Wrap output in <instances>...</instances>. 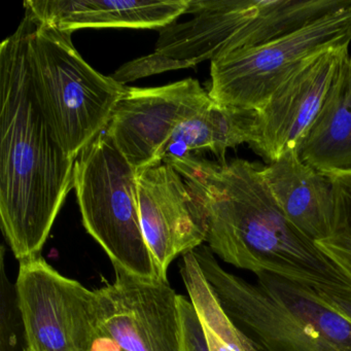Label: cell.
I'll use <instances>...</instances> for the list:
<instances>
[{
	"mask_svg": "<svg viewBox=\"0 0 351 351\" xmlns=\"http://www.w3.org/2000/svg\"><path fill=\"white\" fill-rule=\"evenodd\" d=\"M25 351H27V349H25Z\"/></svg>",
	"mask_w": 351,
	"mask_h": 351,
	"instance_id": "23",
	"label": "cell"
},
{
	"mask_svg": "<svg viewBox=\"0 0 351 351\" xmlns=\"http://www.w3.org/2000/svg\"><path fill=\"white\" fill-rule=\"evenodd\" d=\"M27 351H92L100 337L96 291L42 256L20 262L15 285Z\"/></svg>",
	"mask_w": 351,
	"mask_h": 351,
	"instance_id": "7",
	"label": "cell"
},
{
	"mask_svg": "<svg viewBox=\"0 0 351 351\" xmlns=\"http://www.w3.org/2000/svg\"><path fill=\"white\" fill-rule=\"evenodd\" d=\"M193 252L219 303L256 351H351V322L315 291L267 274L246 280L223 269L205 244Z\"/></svg>",
	"mask_w": 351,
	"mask_h": 351,
	"instance_id": "3",
	"label": "cell"
},
{
	"mask_svg": "<svg viewBox=\"0 0 351 351\" xmlns=\"http://www.w3.org/2000/svg\"><path fill=\"white\" fill-rule=\"evenodd\" d=\"M164 163L182 176L202 205L207 246L215 256L256 276L278 277L317 293L351 295V281L279 208L262 167L196 155Z\"/></svg>",
	"mask_w": 351,
	"mask_h": 351,
	"instance_id": "1",
	"label": "cell"
},
{
	"mask_svg": "<svg viewBox=\"0 0 351 351\" xmlns=\"http://www.w3.org/2000/svg\"><path fill=\"white\" fill-rule=\"evenodd\" d=\"M211 102L208 92L194 79L161 87L128 88L106 134L137 173L163 163L176 128Z\"/></svg>",
	"mask_w": 351,
	"mask_h": 351,
	"instance_id": "9",
	"label": "cell"
},
{
	"mask_svg": "<svg viewBox=\"0 0 351 351\" xmlns=\"http://www.w3.org/2000/svg\"><path fill=\"white\" fill-rule=\"evenodd\" d=\"M114 272V282L96 289L100 336L120 351H182L180 295L168 280Z\"/></svg>",
	"mask_w": 351,
	"mask_h": 351,
	"instance_id": "8",
	"label": "cell"
},
{
	"mask_svg": "<svg viewBox=\"0 0 351 351\" xmlns=\"http://www.w3.org/2000/svg\"><path fill=\"white\" fill-rule=\"evenodd\" d=\"M189 67L194 66L190 63L174 60L155 52L149 56L141 57L122 65L112 75V77L118 83L125 85L129 82L136 81L141 77L158 75L165 71H176V69H189Z\"/></svg>",
	"mask_w": 351,
	"mask_h": 351,
	"instance_id": "20",
	"label": "cell"
},
{
	"mask_svg": "<svg viewBox=\"0 0 351 351\" xmlns=\"http://www.w3.org/2000/svg\"><path fill=\"white\" fill-rule=\"evenodd\" d=\"M29 14L0 46V217L19 262L40 256L75 184V166L40 110L32 85Z\"/></svg>",
	"mask_w": 351,
	"mask_h": 351,
	"instance_id": "2",
	"label": "cell"
},
{
	"mask_svg": "<svg viewBox=\"0 0 351 351\" xmlns=\"http://www.w3.org/2000/svg\"><path fill=\"white\" fill-rule=\"evenodd\" d=\"M256 112L211 102L204 110L184 120L174 131L163 162L209 151L225 162L226 152L252 143Z\"/></svg>",
	"mask_w": 351,
	"mask_h": 351,
	"instance_id": "16",
	"label": "cell"
},
{
	"mask_svg": "<svg viewBox=\"0 0 351 351\" xmlns=\"http://www.w3.org/2000/svg\"><path fill=\"white\" fill-rule=\"evenodd\" d=\"M328 176L334 186L337 229L316 244L351 281V172Z\"/></svg>",
	"mask_w": 351,
	"mask_h": 351,
	"instance_id": "18",
	"label": "cell"
},
{
	"mask_svg": "<svg viewBox=\"0 0 351 351\" xmlns=\"http://www.w3.org/2000/svg\"><path fill=\"white\" fill-rule=\"evenodd\" d=\"M349 46L328 49L310 59L256 112L250 147L268 163L298 149L317 116Z\"/></svg>",
	"mask_w": 351,
	"mask_h": 351,
	"instance_id": "11",
	"label": "cell"
},
{
	"mask_svg": "<svg viewBox=\"0 0 351 351\" xmlns=\"http://www.w3.org/2000/svg\"><path fill=\"white\" fill-rule=\"evenodd\" d=\"M182 322V351H209L198 314L190 298L180 295Z\"/></svg>",
	"mask_w": 351,
	"mask_h": 351,
	"instance_id": "21",
	"label": "cell"
},
{
	"mask_svg": "<svg viewBox=\"0 0 351 351\" xmlns=\"http://www.w3.org/2000/svg\"><path fill=\"white\" fill-rule=\"evenodd\" d=\"M1 351H18V330L23 328L15 287H12L5 266V247L1 248Z\"/></svg>",
	"mask_w": 351,
	"mask_h": 351,
	"instance_id": "19",
	"label": "cell"
},
{
	"mask_svg": "<svg viewBox=\"0 0 351 351\" xmlns=\"http://www.w3.org/2000/svg\"><path fill=\"white\" fill-rule=\"evenodd\" d=\"M350 44L351 7L287 36L211 61L209 96L219 106L256 112L310 59Z\"/></svg>",
	"mask_w": 351,
	"mask_h": 351,
	"instance_id": "6",
	"label": "cell"
},
{
	"mask_svg": "<svg viewBox=\"0 0 351 351\" xmlns=\"http://www.w3.org/2000/svg\"><path fill=\"white\" fill-rule=\"evenodd\" d=\"M319 299L345 319L351 322V295H335V293H317Z\"/></svg>",
	"mask_w": 351,
	"mask_h": 351,
	"instance_id": "22",
	"label": "cell"
},
{
	"mask_svg": "<svg viewBox=\"0 0 351 351\" xmlns=\"http://www.w3.org/2000/svg\"><path fill=\"white\" fill-rule=\"evenodd\" d=\"M273 198L285 217L314 242L334 235L336 201L332 180L289 149L261 168Z\"/></svg>",
	"mask_w": 351,
	"mask_h": 351,
	"instance_id": "13",
	"label": "cell"
},
{
	"mask_svg": "<svg viewBox=\"0 0 351 351\" xmlns=\"http://www.w3.org/2000/svg\"><path fill=\"white\" fill-rule=\"evenodd\" d=\"M190 0H27L26 12L44 25L75 32L81 28L155 29L186 14Z\"/></svg>",
	"mask_w": 351,
	"mask_h": 351,
	"instance_id": "14",
	"label": "cell"
},
{
	"mask_svg": "<svg viewBox=\"0 0 351 351\" xmlns=\"http://www.w3.org/2000/svg\"><path fill=\"white\" fill-rule=\"evenodd\" d=\"M298 153L304 163L326 176L351 172V54L336 77Z\"/></svg>",
	"mask_w": 351,
	"mask_h": 351,
	"instance_id": "15",
	"label": "cell"
},
{
	"mask_svg": "<svg viewBox=\"0 0 351 351\" xmlns=\"http://www.w3.org/2000/svg\"><path fill=\"white\" fill-rule=\"evenodd\" d=\"M84 227L114 269L147 279H166L141 228L136 171L101 133L77 157L75 184Z\"/></svg>",
	"mask_w": 351,
	"mask_h": 351,
	"instance_id": "5",
	"label": "cell"
},
{
	"mask_svg": "<svg viewBox=\"0 0 351 351\" xmlns=\"http://www.w3.org/2000/svg\"><path fill=\"white\" fill-rule=\"evenodd\" d=\"M32 19L28 61L36 99L59 145L77 160L106 132L128 87L88 64L73 46V32Z\"/></svg>",
	"mask_w": 351,
	"mask_h": 351,
	"instance_id": "4",
	"label": "cell"
},
{
	"mask_svg": "<svg viewBox=\"0 0 351 351\" xmlns=\"http://www.w3.org/2000/svg\"><path fill=\"white\" fill-rule=\"evenodd\" d=\"M180 275L202 324L209 351H256L252 341L223 309L190 252L182 256Z\"/></svg>",
	"mask_w": 351,
	"mask_h": 351,
	"instance_id": "17",
	"label": "cell"
},
{
	"mask_svg": "<svg viewBox=\"0 0 351 351\" xmlns=\"http://www.w3.org/2000/svg\"><path fill=\"white\" fill-rule=\"evenodd\" d=\"M136 180L143 236L167 278L172 261L206 242V215L182 176L168 164L141 170Z\"/></svg>",
	"mask_w": 351,
	"mask_h": 351,
	"instance_id": "10",
	"label": "cell"
},
{
	"mask_svg": "<svg viewBox=\"0 0 351 351\" xmlns=\"http://www.w3.org/2000/svg\"><path fill=\"white\" fill-rule=\"evenodd\" d=\"M263 0H190L192 20L162 28L155 52L196 66L245 48Z\"/></svg>",
	"mask_w": 351,
	"mask_h": 351,
	"instance_id": "12",
	"label": "cell"
}]
</instances>
